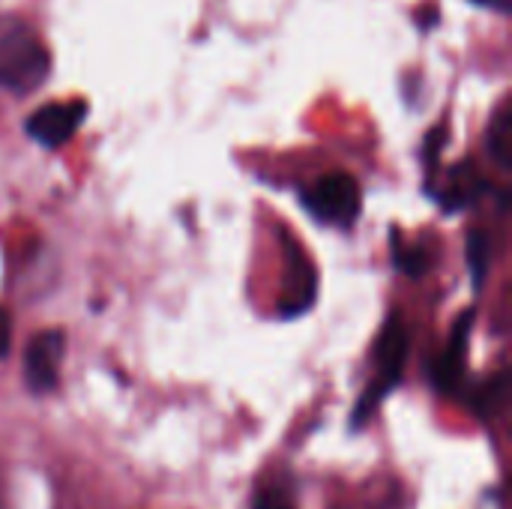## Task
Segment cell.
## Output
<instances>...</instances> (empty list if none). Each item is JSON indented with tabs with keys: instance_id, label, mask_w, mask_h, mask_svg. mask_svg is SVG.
Wrapping results in <instances>:
<instances>
[{
	"instance_id": "7a4b0ae2",
	"label": "cell",
	"mask_w": 512,
	"mask_h": 509,
	"mask_svg": "<svg viewBox=\"0 0 512 509\" xmlns=\"http://www.w3.org/2000/svg\"><path fill=\"white\" fill-rule=\"evenodd\" d=\"M306 207L327 225H351L360 213V183L351 174L333 171L318 177L306 195Z\"/></svg>"
},
{
	"instance_id": "ba28073f",
	"label": "cell",
	"mask_w": 512,
	"mask_h": 509,
	"mask_svg": "<svg viewBox=\"0 0 512 509\" xmlns=\"http://www.w3.org/2000/svg\"><path fill=\"white\" fill-rule=\"evenodd\" d=\"M492 240L483 234V231H474L471 240H468V264H471V273H474V282H483L486 270H489V255H492Z\"/></svg>"
},
{
	"instance_id": "277c9868",
	"label": "cell",
	"mask_w": 512,
	"mask_h": 509,
	"mask_svg": "<svg viewBox=\"0 0 512 509\" xmlns=\"http://www.w3.org/2000/svg\"><path fill=\"white\" fill-rule=\"evenodd\" d=\"M63 354H66L63 330H42L30 339L24 351V381L33 393H48L57 387Z\"/></svg>"
},
{
	"instance_id": "9c48e42d",
	"label": "cell",
	"mask_w": 512,
	"mask_h": 509,
	"mask_svg": "<svg viewBox=\"0 0 512 509\" xmlns=\"http://www.w3.org/2000/svg\"><path fill=\"white\" fill-rule=\"evenodd\" d=\"M9 345H12V321H9L6 309H0V357L9 354Z\"/></svg>"
},
{
	"instance_id": "8992f818",
	"label": "cell",
	"mask_w": 512,
	"mask_h": 509,
	"mask_svg": "<svg viewBox=\"0 0 512 509\" xmlns=\"http://www.w3.org/2000/svg\"><path fill=\"white\" fill-rule=\"evenodd\" d=\"M471 312L459 321V327H456V333H453V342H450V348H447V354H444V360H441V366H438V384L444 387V390H453L456 384H459V378H462V363H465V348H468V333H471Z\"/></svg>"
},
{
	"instance_id": "30bf717a",
	"label": "cell",
	"mask_w": 512,
	"mask_h": 509,
	"mask_svg": "<svg viewBox=\"0 0 512 509\" xmlns=\"http://www.w3.org/2000/svg\"><path fill=\"white\" fill-rule=\"evenodd\" d=\"M477 6H489V9H498V12H507V0H474Z\"/></svg>"
},
{
	"instance_id": "5b68a950",
	"label": "cell",
	"mask_w": 512,
	"mask_h": 509,
	"mask_svg": "<svg viewBox=\"0 0 512 509\" xmlns=\"http://www.w3.org/2000/svg\"><path fill=\"white\" fill-rule=\"evenodd\" d=\"M84 117H87V105L81 99L51 102L27 117V135L39 141L42 147L54 150V147H63L81 129Z\"/></svg>"
},
{
	"instance_id": "52a82bcc",
	"label": "cell",
	"mask_w": 512,
	"mask_h": 509,
	"mask_svg": "<svg viewBox=\"0 0 512 509\" xmlns=\"http://www.w3.org/2000/svg\"><path fill=\"white\" fill-rule=\"evenodd\" d=\"M510 129V111L501 108L498 117H495V123L489 126V153H492V159H495L501 168L510 165Z\"/></svg>"
},
{
	"instance_id": "6da1fadb",
	"label": "cell",
	"mask_w": 512,
	"mask_h": 509,
	"mask_svg": "<svg viewBox=\"0 0 512 509\" xmlns=\"http://www.w3.org/2000/svg\"><path fill=\"white\" fill-rule=\"evenodd\" d=\"M48 66L42 39L27 24L0 18V90L30 93L45 81Z\"/></svg>"
},
{
	"instance_id": "3957f363",
	"label": "cell",
	"mask_w": 512,
	"mask_h": 509,
	"mask_svg": "<svg viewBox=\"0 0 512 509\" xmlns=\"http://www.w3.org/2000/svg\"><path fill=\"white\" fill-rule=\"evenodd\" d=\"M405 354H408V333L402 327L399 318H390V324L384 327L381 339H378V348H375V381L372 387L366 390L363 402H360V411H357V420H363L399 381L402 369H405Z\"/></svg>"
}]
</instances>
